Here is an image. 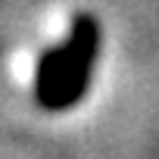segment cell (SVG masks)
I'll return each mask as SVG.
<instances>
[{
    "label": "cell",
    "mask_w": 159,
    "mask_h": 159,
    "mask_svg": "<svg viewBox=\"0 0 159 159\" xmlns=\"http://www.w3.org/2000/svg\"><path fill=\"white\" fill-rule=\"evenodd\" d=\"M97 41H100V31L94 19L78 16L72 22V34L59 47L44 53L38 66V81H34V94L41 106L62 109V106H72L84 94L88 75L97 56Z\"/></svg>",
    "instance_id": "cell-1"
}]
</instances>
